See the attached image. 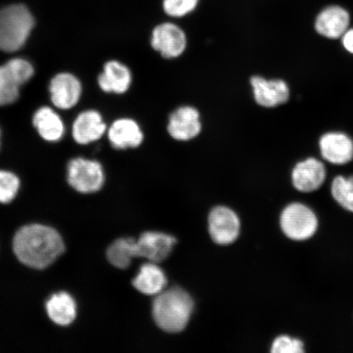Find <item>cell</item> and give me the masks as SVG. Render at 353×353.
I'll list each match as a JSON object with an SVG mask.
<instances>
[{
    "instance_id": "8",
    "label": "cell",
    "mask_w": 353,
    "mask_h": 353,
    "mask_svg": "<svg viewBox=\"0 0 353 353\" xmlns=\"http://www.w3.org/2000/svg\"><path fill=\"white\" fill-rule=\"evenodd\" d=\"M202 131L201 114L192 105H182L170 114L167 132L178 142H189L197 138Z\"/></svg>"
},
{
    "instance_id": "26",
    "label": "cell",
    "mask_w": 353,
    "mask_h": 353,
    "mask_svg": "<svg viewBox=\"0 0 353 353\" xmlns=\"http://www.w3.org/2000/svg\"><path fill=\"white\" fill-rule=\"evenodd\" d=\"M272 353H304L305 345L301 339L291 337L288 334H281L271 344Z\"/></svg>"
},
{
    "instance_id": "12",
    "label": "cell",
    "mask_w": 353,
    "mask_h": 353,
    "mask_svg": "<svg viewBox=\"0 0 353 353\" xmlns=\"http://www.w3.org/2000/svg\"><path fill=\"white\" fill-rule=\"evenodd\" d=\"M51 101L61 110L72 108L78 103L82 94L81 83L70 73L57 74L50 85Z\"/></svg>"
},
{
    "instance_id": "3",
    "label": "cell",
    "mask_w": 353,
    "mask_h": 353,
    "mask_svg": "<svg viewBox=\"0 0 353 353\" xmlns=\"http://www.w3.org/2000/svg\"><path fill=\"white\" fill-rule=\"evenodd\" d=\"M34 26L32 12L23 4L0 10V50L14 52L23 47Z\"/></svg>"
},
{
    "instance_id": "1",
    "label": "cell",
    "mask_w": 353,
    "mask_h": 353,
    "mask_svg": "<svg viewBox=\"0 0 353 353\" xmlns=\"http://www.w3.org/2000/svg\"><path fill=\"white\" fill-rule=\"evenodd\" d=\"M13 251L21 263L34 269L50 267L63 254L65 245L55 229L41 224L22 227L13 239Z\"/></svg>"
},
{
    "instance_id": "5",
    "label": "cell",
    "mask_w": 353,
    "mask_h": 353,
    "mask_svg": "<svg viewBox=\"0 0 353 353\" xmlns=\"http://www.w3.org/2000/svg\"><path fill=\"white\" fill-rule=\"evenodd\" d=\"M32 64L23 59H13L0 65V105L14 103L19 99L20 87L34 76Z\"/></svg>"
},
{
    "instance_id": "19",
    "label": "cell",
    "mask_w": 353,
    "mask_h": 353,
    "mask_svg": "<svg viewBox=\"0 0 353 353\" xmlns=\"http://www.w3.org/2000/svg\"><path fill=\"white\" fill-rule=\"evenodd\" d=\"M166 285L167 278L164 271L152 262L143 264L138 275L132 280V285L139 292L147 295L161 293Z\"/></svg>"
},
{
    "instance_id": "23",
    "label": "cell",
    "mask_w": 353,
    "mask_h": 353,
    "mask_svg": "<svg viewBox=\"0 0 353 353\" xmlns=\"http://www.w3.org/2000/svg\"><path fill=\"white\" fill-rule=\"evenodd\" d=\"M330 192L342 209L353 214V176H337L331 183Z\"/></svg>"
},
{
    "instance_id": "6",
    "label": "cell",
    "mask_w": 353,
    "mask_h": 353,
    "mask_svg": "<svg viewBox=\"0 0 353 353\" xmlns=\"http://www.w3.org/2000/svg\"><path fill=\"white\" fill-rule=\"evenodd\" d=\"M68 183L77 192L90 194L103 187L105 174L99 161L76 158L68 163Z\"/></svg>"
},
{
    "instance_id": "10",
    "label": "cell",
    "mask_w": 353,
    "mask_h": 353,
    "mask_svg": "<svg viewBox=\"0 0 353 353\" xmlns=\"http://www.w3.org/2000/svg\"><path fill=\"white\" fill-rule=\"evenodd\" d=\"M108 137L112 148L120 151L139 148L145 138L139 122L130 117L114 121L108 130Z\"/></svg>"
},
{
    "instance_id": "22",
    "label": "cell",
    "mask_w": 353,
    "mask_h": 353,
    "mask_svg": "<svg viewBox=\"0 0 353 353\" xmlns=\"http://www.w3.org/2000/svg\"><path fill=\"white\" fill-rule=\"evenodd\" d=\"M107 255L113 266L126 269L130 267L132 259L139 258L137 241L132 238H121L110 245Z\"/></svg>"
},
{
    "instance_id": "20",
    "label": "cell",
    "mask_w": 353,
    "mask_h": 353,
    "mask_svg": "<svg viewBox=\"0 0 353 353\" xmlns=\"http://www.w3.org/2000/svg\"><path fill=\"white\" fill-rule=\"evenodd\" d=\"M46 310L52 321L63 326L72 324L77 314L76 301L65 292L52 294L46 303Z\"/></svg>"
},
{
    "instance_id": "21",
    "label": "cell",
    "mask_w": 353,
    "mask_h": 353,
    "mask_svg": "<svg viewBox=\"0 0 353 353\" xmlns=\"http://www.w3.org/2000/svg\"><path fill=\"white\" fill-rule=\"evenodd\" d=\"M33 125L44 140L57 142L64 134V125L54 110L43 107L34 114Z\"/></svg>"
},
{
    "instance_id": "14",
    "label": "cell",
    "mask_w": 353,
    "mask_h": 353,
    "mask_svg": "<svg viewBox=\"0 0 353 353\" xmlns=\"http://www.w3.org/2000/svg\"><path fill=\"white\" fill-rule=\"evenodd\" d=\"M351 17L345 8L339 6H330L321 10L315 21L316 32L325 38L336 39L342 38L350 29Z\"/></svg>"
},
{
    "instance_id": "16",
    "label": "cell",
    "mask_w": 353,
    "mask_h": 353,
    "mask_svg": "<svg viewBox=\"0 0 353 353\" xmlns=\"http://www.w3.org/2000/svg\"><path fill=\"white\" fill-rule=\"evenodd\" d=\"M174 236L157 232H147L137 241L139 257L145 258L152 263L165 260L176 244Z\"/></svg>"
},
{
    "instance_id": "2",
    "label": "cell",
    "mask_w": 353,
    "mask_h": 353,
    "mask_svg": "<svg viewBox=\"0 0 353 353\" xmlns=\"http://www.w3.org/2000/svg\"><path fill=\"white\" fill-rule=\"evenodd\" d=\"M193 309L189 294L179 287H172L157 295L152 313L159 327L166 332L178 333L186 328Z\"/></svg>"
},
{
    "instance_id": "15",
    "label": "cell",
    "mask_w": 353,
    "mask_h": 353,
    "mask_svg": "<svg viewBox=\"0 0 353 353\" xmlns=\"http://www.w3.org/2000/svg\"><path fill=\"white\" fill-rule=\"evenodd\" d=\"M98 82L101 90L107 94H125L132 86V74L127 65L110 60L104 65Z\"/></svg>"
},
{
    "instance_id": "9",
    "label": "cell",
    "mask_w": 353,
    "mask_h": 353,
    "mask_svg": "<svg viewBox=\"0 0 353 353\" xmlns=\"http://www.w3.org/2000/svg\"><path fill=\"white\" fill-rule=\"evenodd\" d=\"M209 231L212 239L217 244H232L240 235V219L227 207H216L209 216Z\"/></svg>"
},
{
    "instance_id": "18",
    "label": "cell",
    "mask_w": 353,
    "mask_h": 353,
    "mask_svg": "<svg viewBox=\"0 0 353 353\" xmlns=\"http://www.w3.org/2000/svg\"><path fill=\"white\" fill-rule=\"evenodd\" d=\"M108 131L101 114L94 110H85L74 121L72 134L79 144L87 145L101 139Z\"/></svg>"
},
{
    "instance_id": "13",
    "label": "cell",
    "mask_w": 353,
    "mask_h": 353,
    "mask_svg": "<svg viewBox=\"0 0 353 353\" xmlns=\"http://www.w3.org/2000/svg\"><path fill=\"white\" fill-rule=\"evenodd\" d=\"M254 100L263 108H275L289 100L290 90L286 83L281 79H268L261 77H251Z\"/></svg>"
},
{
    "instance_id": "25",
    "label": "cell",
    "mask_w": 353,
    "mask_h": 353,
    "mask_svg": "<svg viewBox=\"0 0 353 353\" xmlns=\"http://www.w3.org/2000/svg\"><path fill=\"white\" fill-rule=\"evenodd\" d=\"M20 188V180L11 172L0 170V203L8 204L17 196Z\"/></svg>"
},
{
    "instance_id": "17",
    "label": "cell",
    "mask_w": 353,
    "mask_h": 353,
    "mask_svg": "<svg viewBox=\"0 0 353 353\" xmlns=\"http://www.w3.org/2000/svg\"><path fill=\"white\" fill-rule=\"evenodd\" d=\"M322 157L334 165H345L353 160V141L342 132H328L321 137Z\"/></svg>"
},
{
    "instance_id": "27",
    "label": "cell",
    "mask_w": 353,
    "mask_h": 353,
    "mask_svg": "<svg viewBox=\"0 0 353 353\" xmlns=\"http://www.w3.org/2000/svg\"><path fill=\"white\" fill-rule=\"evenodd\" d=\"M343 44L344 48L351 54H353V28L348 29L343 35Z\"/></svg>"
},
{
    "instance_id": "11",
    "label": "cell",
    "mask_w": 353,
    "mask_h": 353,
    "mask_svg": "<svg viewBox=\"0 0 353 353\" xmlns=\"http://www.w3.org/2000/svg\"><path fill=\"white\" fill-rule=\"evenodd\" d=\"M325 179V167L323 163L315 158H308L298 163L291 174L294 188L302 193L317 191L323 185Z\"/></svg>"
},
{
    "instance_id": "4",
    "label": "cell",
    "mask_w": 353,
    "mask_h": 353,
    "mask_svg": "<svg viewBox=\"0 0 353 353\" xmlns=\"http://www.w3.org/2000/svg\"><path fill=\"white\" fill-rule=\"evenodd\" d=\"M282 233L289 240L302 242L310 240L319 228V220L310 207L300 202L287 205L280 215Z\"/></svg>"
},
{
    "instance_id": "24",
    "label": "cell",
    "mask_w": 353,
    "mask_h": 353,
    "mask_svg": "<svg viewBox=\"0 0 353 353\" xmlns=\"http://www.w3.org/2000/svg\"><path fill=\"white\" fill-rule=\"evenodd\" d=\"M200 0H163L162 8L172 19H182L196 10Z\"/></svg>"
},
{
    "instance_id": "7",
    "label": "cell",
    "mask_w": 353,
    "mask_h": 353,
    "mask_svg": "<svg viewBox=\"0 0 353 353\" xmlns=\"http://www.w3.org/2000/svg\"><path fill=\"white\" fill-rule=\"evenodd\" d=\"M151 46L164 59H176L187 50V34L174 22H162L152 30Z\"/></svg>"
}]
</instances>
